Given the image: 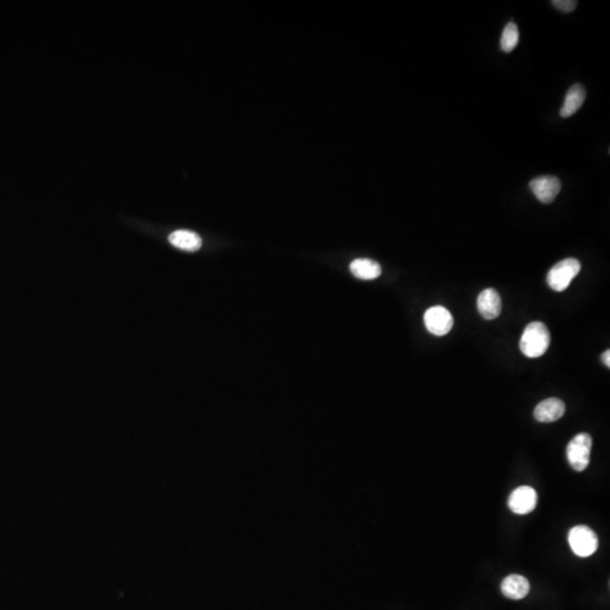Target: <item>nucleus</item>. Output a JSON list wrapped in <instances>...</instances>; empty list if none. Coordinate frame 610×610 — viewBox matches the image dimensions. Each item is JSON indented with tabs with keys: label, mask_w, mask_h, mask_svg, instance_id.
Listing matches in <instances>:
<instances>
[{
	"label": "nucleus",
	"mask_w": 610,
	"mask_h": 610,
	"mask_svg": "<svg viewBox=\"0 0 610 610\" xmlns=\"http://www.w3.org/2000/svg\"><path fill=\"white\" fill-rule=\"evenodd\" d=\"M551 345V332L546 324L533 321L526 327L520 339V350L529 359H537L547 352Z\"/></svg>",
	"instance_id": "f257e3e1"
},
{
	"label": "nucleus",
	"mask_w": 610,
	"mask_h": 610,
	"mask_svg": "<svg viewBox=\"0 0 610 610\" xmlns=\"http://www.w3.org/2000/svg\"><path fill=\"white\" fill-rule=\"evenodd\" d=\"M581 272L580 261L575 258H568L559 261L548 272L547 283L552 290L563 292L570 286L571 281Z\"/></svg>",
	"instance_id": "f03ea898"
},
{
	"label": "nucleus",
	"mask_w": 610,
	"mask_h": 610,
	"mask_svg": "<svg viewBox=\"0 0 610 610\" xmlns=\"http://www.w3.org/2000/svg\"><path fill=\"white\" fill-rule=\"evenodd\" d=\"M568 544L577 556L589 557L598 549V535L590 526H575L568 533Z\"/></svg>",
	"instance_id": "7ed1b4c3"
},
{
	"label": "nucleus",
	"mask_w": 610,
	"mask_h": 610,
	"mask_svg": "<svg viewBox=\"0 0 610 610\" xmlns=\"http://www.w3.org/2000/svg\"><path fill=\"white\" fill-rule=\"evenodd\" d=\"M593 448V437L590 434L580 433L575 435L566 449L568 464L575 471H584L590 464V453Z\"/></svg>",
	"instance_id": "20e7f679"
},
{
	"label": "nucleus",
	"mask_w": 610,
	"mask_h": 610,
	"mask_svg": "<svg viewBox=\"0 0 610 610\" xmlns=\"http://www.w3.org/2000/svg\"><path fill=\"white\" fill-rule=\"evenodd\" d=\"M425 326L435 336L449 334L453 327V317L448 308L441 305L432 306L424 314Z\"/></svg>",
	"instance_id": "39448f33"
},
{
	"label": "nucleus",
	"mask_w": 610,
	"mask_h": 610,
	"mask_svg": "<svg viewBox=\"0 0 610 610\" xmlns=\"http://www.w3.org/2000/svg\"><path fill=\"white\" fill-rule=\"evenodd\" d=\"M537 492L530 486L515 488L508 497V506L513 513L519 515H528L537 506Z\"/></svg>",
	"instance_id": "423d86ee"
},
{
	"label": "nucleus",
	"mask_w": 610,
	"mask_h": 610,
	"mask_svg": "<svg viewBox=\"0 0 610 610\" xmlns=\"http://www.w3.org/2000/svg\"><path fill=\"white\" fill-rule=\"evenodd\" d=\"M530 190L542 203H552L556 199L562 185L558 178L554 175H542L530 181Z\"/></svg>",
	"instance_id": "0eeeda50"
},
{
	"label": "nucleus",
	"mask_w": 610,
	"mask_h": 610,
	"mask_svg": "<svg viewBox=\"0 0 610 610\" xmlns=\"http://www.w3.org/2000/svg\"><path fill=\"white\" fill-rule=\"evenodd\" d=\"M477 308L479 313L486 320L496 319L502 311V301L500 294L494 288H486L479 294L477 299Z\"/></svg>",
	"instance_id": "6e6552de"
},
{
	"label": "nucleus",
	"mask_w": 610,
	"mask_h": 610,
	"mask_svg": "<svg viewBox=\"0 0 610 610\" xmlns=\"http://www.w3.org/2000/svg\"><path fill=\"white\" fill-rule=\"evenodd\" d=\"M565 404L558 398H548L539 402L533 412L535 419L540 423H553L562 419Z\"/></svg>",
	"instance_id": "1a4fd4ad"
},
{
	"label": "nucleus",
	"mask_w": 610,
	"mask_h": 610,
	"mask_svg": "<svg viewBox=\"0 0 610 610\" xmlns=\"http://www.w3.org/2000/svg\"><path fill=\"white\" fill-rule=\"evenodd\" d=\"M501 590L506 598L520 600L528 595L530 591L529 581L519 574L506 577L501 584Z\"/></svg>",
	"instance_id": "9d476101"
},
{
	"label": "nucleus",
	"mask_w": 610,
	"mask_h": 610,
	"mask_svg": "<svg viewBox=\"0 0 610 610\" xmlns=\"http://www.w3.org/2000/svg\"><path fill=\"white\" fill-rule=\"evenodd\" d=\"M169 241L172 246L183 251H197L203 246L201 237L191 230H175L169 237Z\"/></svg>",
	"instance_id": "9b49d317"
},
{
	"label": "nucleus",
	"mask_w": 610,
	"mask_h": 610,
	"mask_svg": "<svg viewBox=\"0 0 610 610\" xmlns=\"http://www.w3.org/2000/svg\"><path fill=\"white\" fill-rule=\"evenodd\" d=\"M586 90L584 85L574 84L570 87L566 93L564 104L561 109V117H572L573 114L581 109L586 100Z\"/></svg>",
	"instance_id": "f8f14e48"
},
{
	"label": "nucleus",
	"mask_w": 610,
	"mask_h": 610,
	"mask_svg": "<svg viewBox=\"0 0 610 610\" xmlns=\"http://www.w3.org/2000/svg\"><path fill=\"white\" fill-rule=\"evenodd\" d=\"M350 272L355 277L364 281H371L375 279L381 275V266L377 261L366 259V258H359L355 259L353 263H350Z\"/></svg>",
	"instance_id": "ddd939ff"
},
{
	"label": "nucleus",
	"mask_w": 610,
	"mask_h": 610,
	"mask_svg": "<svg viewBox=\"0 0 610 610\" xmlns=\"http://www.w3.org/2000/svg\"><path fill=\"white\" fill-rule=\"evenodd\" d=\"M519 43V29L515 23H508L501 36V48L504 52H511Z\"/></svg>",
	"instance_id": "4468645a"
},
{
	"label": "nucleus",
	"mask_w": 610,
	"mask_h": 610,
	"mask_svg": "<svg viewBox=\"0 0 610 610\" xmlns=\"http://www.w3.org/2000/svg\"><path fill=\"white\" fill-rule=\"evenodd\" d=\"M554 7L564 13H571L577 8V3L574 0H554L552 1Z\"/></svg>",
	"instance_id": "2eb2a0df"
},
{
	"label": "nucleus",
	"mask_w": 610,
	"mask_h": 610,
	"mask_svg": "<svg viewBox=\"0 0 610 610\" xmlns=\"http://www.w3.org/2000/svg\"><path fill=\"white\" fill-rule=\"evenodd\" d=\"M602 362H604V365H607L608 368L610 366V350H606L602 356Z\"/></svg>",
	"instance_id": "dca6fc26"
}]
</instances>
